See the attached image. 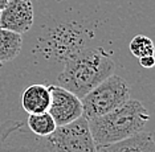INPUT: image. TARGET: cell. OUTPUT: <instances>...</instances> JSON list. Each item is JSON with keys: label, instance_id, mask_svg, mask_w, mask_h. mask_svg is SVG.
Instances as JSON below:
<instances>
[{"label": "cell", "instance_id": "6da1fadb", "mask_svg": "<svg viewBox=\"0 0 155 152\" xmlns=\"http://www.w3.org/2000/svg\"><path fill=\"white\" fill-rule=\"evenodd\" d=\"M114 69L115 62L111 53L100 47H86L64 62L57 81L60 86L82 98L104 79L110 77Z\"/></svg>", "mask_w": 155, "mask_h": 152}, {"label": "cell", "instance_id": "7a4b0ae2", "mask_svg": "<svg viewBox=\"0 0 155 152\" xmlns=\"http://www.w3.org/2000/svg\"><path fill=\"white\" fill-rule=\"evenodd\" d=\"M150 121V112L138 99H127L107 114L89 121L96 146H106L142 132Z\"/></svg>", "mask_w": 155, "mask_h": 152}, {"label": "cell", "instance_id": "3957f363", "mask_svg": "<svg viewBox=\"0 0 155 152\" xmlns=\"http://www.w3.org/2000/svg\"><path fill=\"white\" fill-rule=\"evenodd\" d=\"M93 32L77 23H62L49 28L37 40L36 52L53 62H65L87 47Z\"/></svg>", "mask_w": 155, "mask_h": 152}, {"label": "cell", "instance_id": "277c9868", "mask_svg": "<svg viewBox=\"0 0 155 152\" xmlns=\"http://www.w3.org/2000/svg\"><path fill=\"white\" fill-rule=\"evenodd\" d=\"M127 99H130L127 81L117 74H111L81 98L82 116L89 122L115 110Z\"/></svg>", "mask_w": 155, "mask_h": 152}, {"label": "cell", "instance_id": "5b68a950", "mask_svg": "<svg viewBox=\"0 0 155 152\" xmlns=\"http://www.w3.org/2000/svg\"><path fill=\"white\" fill-rule=\"evenodd\" d=\"M49 152H97L89 122L84 116L57 128L45 137Z\"/></svg>", "mask_w": 155, "mask_h": 152}, {"label": "cell", "instance_id": "8992f818", "mask_svg": "<svg viewBox=\"0 0 155 152\" xmlns=\"http://www.w3.org/2000/svg\"><path fill=\"white\" fill-rule=\"evenodd\" d=\"M0 152H49L45 137H32L24 131V123L8 121L0 127Z\"/></svg>", "mask_w": 155, "mask_h": 152}, {"label": "cell", "instance_id": "52a82bcc", "mask_svg": "<svg viewBox=\"0 0 155 152\" xmlns=\"http://www.w3.org/2000/svg\"><path fill=\"white\" fill-rule=\"evenodd\" d=\"M48 87L51 93V105L48 112L54 119L56 125L64 126L82 116L81 98L60 85H51Z\"/></svg>", "mask_w": 155, "mask_h": 152}, {"label": "cell", "instance_id": "ba28073f", "mask_svg": "<svg viewBox=\"0 0 155 152\" xmlns=\"http://www.w3.org/2000/svg\"><path fill=\"white\" fill-rule=\"evenodd\" d=\"M33 4L32 0H8L7 5L0 11V28L27 33L33 25Z\"/></svg>", "mask_w": 155, "mask_h": 152}, {"label": "cell", "instance_id": "9c48e42d", "mask_svg": "<svg viewBox=\"0 0 155 152\" xmlns=\"http://www.w3.org/2000/svg\"><path fill=\"white\" fill-rule=\"evenodd\" d=\"M97 152H155V140L151 132H139L119 142L98 146Z\"/></svg>", "mask_w": 155, "mask_h": 152}, {"label": "cell", "instance_id": "30bf717a", "mask_svg": "<svg viewBox=\"0 0 155 152\" xmlns=\"http://www.w3.org/2000/svg\"><path fill=\"white\" fill-rule=\"evenodd\" d=\"M23 108L28 114H41L47 112L51 105V93L45 85L35 83L28 86L21 97Z\"/></svg>", "mask_w": 155, "mask_h": 152}, {"label": "cell", "instance_id": "8fae6325", "mask_svg": "<svg viewBox=\"0 0 155 152\" xmlns=\"http://www.w3.org/2000/svg\"><path fill=\"white\" fill-rule=\"evenodd\" d=\"M23 47L21 34L0 28V62H9L20 54Z\"/></svg>", "mask_w": 155, "mask_h": 152}, {"label": "cell", "instance_id": "7c38bea8", "mask_svg": "<svg viewBox=\"0 0 155 152\" xmlns=\"http://www.w3.org/2000/svg\"><path fill=\"white\" fill-rule=\"evenodd\" d=\"M27 126L29 131L40 137H47L57 128L54 119L49 112L41 114H29L27 118Z\"/></svg>", "mask_w": 155, "mask_h": 152}, {"label": "cell", "instance_id": "4fadbf2b", "mask_svg": "<svg viewBox=\"0 0 155 152\" xmlns=\"http://www.w3.org/2000/svg\"><path fill=\"white\" fill-rule=\"evenodd\" d=\"M130 52L134 57L142 58L146 56H154L155 54V45L150 37L144 34H138L130 41Z\"/></svg>", "mask_w": 155, "mask_h": 152}, {"label": "cell", "instance_id": "5bb4252c", "mask_svg": "<svg viewBox=\"0 0 155 152\" xmlns=\"http://www.w3.org/2000/svg\"><path fill=\"white\" fill-rule=\"evenodd\" d=\"M140 66L144 69H151L155 66V54L154 56H146V57L139 58Z\"/></svg>", "mask_w": 155, "mask_h": 152}, {"label": "cell", "instance_id": "9a60e30c", "mask_svg": "<svg viewBox=\"0 0 155 152\" xmlns=\"http://www.w3.org/2000/svg\"><path fill=\"white\" fill-rule=\"evenodd\" d=\"M7 3H8V0H0V11L7 5Z\"/></svg>", "mask_w": 155, "mask_h": 152}, {"label": "cell", "instance_id": "2e32d148", "mask_svg": "<svg viewBox=\"0 0 155 152\" xmlns=\"http://www.w3.org/2000/svg\"><path fill=\"white\" fill-rule=\"evenodd\" d=\"M2 65H3V62H0V68H2Z\"/></svg>", "mask_w": 155, "mask_h": 152}]
</instances>
